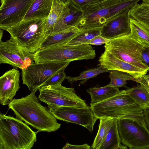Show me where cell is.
Instances as JSON below:
<instances>
[{
	"instance_id": "38",
	"label": "cell",
	"mask_w": 149,
	"mask_h": 149,
	"mask_svg": "<svg viewBox=\"0 0 149 149\" xmlns=\"http://www.w3.org/2000/svg\"><path fill=\"white\" fill-rule=\"evenodd\" d=\"M61 3L64 4H66L69 0H59Z\"/></svg>"
},
{
	"instance_id": "30",
	"label": "cell",
	"mask_w": 149,
	"mask_h": 149,
	"mask_svg": "<svg viewBox=\"0 0 149 149\" xmlns=\"http://www.w3.org/2000/svg\"><path fill=\"white\" fill-rule=\"evenodd\" d=\"M64 69L58 72L52 76L44 84V85L55 84L63 82L66 77Z\"/></svg>"
},
{
	"instance_id": "17",
	"label": "cell",
	"mask_w": 149,
	"mask_h": 149,
	"mask_svg": "<svg viewBox=\"0 0 149 149\" xmlns=\"http://www.w3.org/2000/svg\"><path fill=\"white\" fill-rule=\"evenodd\" d=\"M82 14V10L76 6L69 0L65 9L56 22L51 34L76 26L81 18Z\"/></svg>"
},
{
	"instance_id": "36",
	"label": "cell",
	"mask_w": 149,
	"mask_h": 149,
	"mask_svg": "<svg viewBox=\"0 0 149 149\" xmlns=\"http://www.w3.org/2000/svg\"><path fill=\"white\" fill-rule=\"evenodd\" d=\"M143 114L145 122L149 130V107L143 110Z\"/></svg>"
},
{
	"instance_id": "21",
	"label": "cell",
	"mask_w": 149,
	"mask_h": 149,
	"mask_svg": "<svg viewBox=\"0 0 149 149\" xmlns=\"http://www.w3.org/2000/svg\"><path fill=\"white\" fill-rule=\"evenodd\" d=\"M117 119H115L113 124L100 149H126L127 148L121 144L117 125Z\"/></svg>"
},
{
	"instance_id": "13",
	"label": "cell",
	"mask_w": 149,
	"mask_h": 149,
	"mask_svg": "<svg viewBox=\"0 0 149 149\" xmlns=\"http://www.w3.org/2000/svg\"><path fill=\"white\" fill-rule=\"evenodd\" d=\"M34 0H1L0 29L6 30L22 22Z\"/></svg>"
},
{
	"instance_id": "20",
	"label": "cell",
	"mask_w": 149,
	"mask_h": 149,
	"mask_svg": "<svg viewBox=\"0 0 149 149\" xmlns=\"http://www.w3.org/2000/svg\"><path fill=\"white\" fill-rule=\"evenodd\" d=\"M129 36L143 46L149 47V28L131 17Z\"/></svg>"
},
{
	"instance_id": "14",
	"label": "cell",
	"mask_w": 149,
	"mask_h": 149,
	"mask_svg": "<svg viewBox=\"0 0 149 149\" xmlns=\"http://www.w3.org/2000/svg\"><path fill=\"white\" fill-rule=\"evenodd\" d=\"M131 9L120 14L109 20L101 28L100 35L111 40L130 34Z\"/></svg>"
},
{
	"instance_id": "7",
	"label": "cell",
	"mask_w": 149,
	"mask_h": 149,
	"mask_svg": "<svg viewBox=\"0 0 149 149\" xmlns=\"http://www.w3.org/2000/svg\"><path fill=\"white\" fill-rule=\"evenodd\" d=\"M69 62H45L35 63L22 70L23 84L30 91L38 89L52 76L65 69Z\"/></svg>"
},
{
	"instance_id": "39",
	"label": "cell",
	"mask_w": 149,
	"mask_h": 149,
	"mask_svg": "<svg viewBox=\"0 0 149 149\" xmlns=\"http://www.w3.org/2000/svg\"><path fill=\"white\" fill-rule=\"evenodd\" d=\"M143 3L146 4H149V0H141Z\"/></svg>"
},
{
	"instance_id": "12",
	"label": "cell",
	"mask_w": 149,
	"mask_h": 149,
	"mask_svg": "<svg viewBox=\"0 0 149 149\" xmlns=\"http://www.w3.org/2000/svg\"><path fill=\"white\" fill-rule=\"evenodd\" d=\"M35 63L32 54L24 49L12 36L5 42L0 41L1 64H8L22 70Z\"/></svg>"
},
{
	"instance_id": "25",
	"label": "cell",
	"mask_w": 149,
	"mask_h": 149,
	"mask_svg": "<svg viewBox=\"0 0 149 149\" xmlns=\"http://www.w3.org/2000/svg\"><path fill=\"white\" fill-rule=\"evenodd\" d=\"M115 119L101 118L99 119L100 123L98 131L90 149H100Z\"/></svg>"
},
{
	"instance_id": "24",
	"label": "cell",
	"mask_w": 149,
	"mask_h": 149,
	"mask_svg": "<svg viewBox=\"0 0 149 149\" xmlns=\"http://www.w3.org/2000/svg\"><path fill=\"white\" fill-rule=\"evenodd\" d=\"M126 92L136 101L143 110L149 107V93L140 84L125 89Z\"/></svg>"
},
{
	"instance_id": "3",
	"label": "cell",
	"mask_w": 149,
	"mask_h": 149,
	"mask_svg": "<svg viewBox=\"0 0 149 149\" xmlns=\"http://www.w3.org/2000/svg\"><path fill=\"white\" fill-rule=\"evenodd\" d=\"M37 140L36 132L22 120L0 114V149H30Z\"/></svg>"
},
{
	"instance_id": "18",
	"label": "cell",
	"mask_w": 149,
	"mask_h": 149,
	"mask_svg": "<svg viewBox=\"0 0 149 149\" xmlns=\"http://www.w3.org/2000/svg\"><path fill=\"white\" fill-rule=\"evenodd\" d=\"M81 31L76 26L51 34L43 41L40 49L54 45L67 44Z\"/></svg>"
},
{
	"instance_id": "28",
	"label": "cell",
	"mask_w": 149,
	"mask_h": 149,
	"mask_svg": "<svg viewBox=\"0 0 149 149\" xmlns=\"http://www.w3.org/2000/svg\"><path fill=\"white\" fill-rule=\"evenodd\" d=\"M101 28L81 30L67 44L70 45L87 44L91 40L100 34Z\"/></svg>"
},
{
	"instance_id": "11",
	"label": "cell",
	"mask_w": 149,
	"mask_h": 149,
	"mask_svg": "<svg viewBox=\"0 0 149 149\" xmlns=\"http://www.w3.org/2000/svg\"><path fill=\"white\" fill-rule=\"evenodd\" d=\"M57 119L77 124L84 127L91 132L98 118L90 107H77L48 106Z\"/></svg>"
},
{
	"instance_id": "8",
	"label": "cell",
	"mask_w": 149,
	"mask_h": 149,
	"mask_svg": "<svg viewBox=\"0 0 149 149\" xmlns=\"http://www.w3.org/2000/svg\"><path fill=\"white\" fill-rule=\"evenodd\" d=\"M143 46L128 36L110 40L105 44V51L119 59L142 69L148 68L142 63L141 53Z\"/></svg>"
},
{
	"instance_id": "33",
	"label": "cell",
	"mask_w": 149,
	"mask_h": 149,
	"mask_svg": "<svg viewBox=\"0 0 149 149\" xmlns=\"http://www.w3.org/2000/svg\"><path fill=\"white\" fill-rule=\"evenodd\" d=\"M72 3L79 8L81 9L84 6L97 3L103 0H70Z\"/></svg>"
},
{
	"instance_id": "34",
	"label": "cell",
	"mask_w": 149,
	"mask_h": 149,
	"mask_svg": "<svg viewBox=\"0 0 149 149\" xmlns=\"http://www.w3.org/2000/svg\"><path fill=\"white\" fill-rule=\"evenodd\" d=\"M135 81L139 83L144 87L149 93V74H146L142 76L140 78L136 80Z\"/></svg>"
},
{
	"instance_id": "15",
	"label": "cell",
	"mask_w": 149,
	"mask_h": 149,
	"mask_svg": "<svg viewBox=\"0 0 149 149\" xmlns=\"http://www.w3.org/2000/svg\"><path fill=\"white\" fill-rule=\"evenodd\" d=\"M98 61L99 63L98 66H101L109 71L116 70L127 73L131 75L135 81L146 74L148 71L126 62L105 51L102 54Z\"/></svg>"
},
{
	"instance_id": "5",
	"label": "cell",
	"mask_w": 149,
	"mask_h": 149,
	"mask_svg": "<svg viewBox=\"0 0 149 149\" xmlns=\"http://www.w3.org/2000/svg\"><path fill=\"white\" fill-rule=\"evenodd\" d=\"M47 19L23 20L6 31L24 49L33 54L40 49L45 38Z\"/></svg>"
},
{
	"instance_id": "9",
	"label": "cell",
	"mask_w": 149,
	"mask_h": 149,
	"mask_svg": "<svg viewBox=\"0 0 149 149\" xmlns=\"http://www.w3.org/2000/svg\"><path fill=\"white\" fill-rule=\"evenodd\" d=\"M121 142L130 149H149V130L147 127L128 119L117 120Z\"/></svg>"
},
{
	"instance_id": "10",
	"label": "cell",
	"mask_w": 149,
	"mask_h": 149,
	"mask_svg": "<svg viewBox=\"0 0 149 149\" xmlns=\"http://www.w3.org/2000/svg\"><path fill=\"white\" fill-rule=\"evenodd\" d=\"M118 0H103L84 6L76 27L81 30L102 27L108 20L110 11Z\"/></svg>"
},
{
	"instance_id": "19",
	"label": "cell",
	"mask_w": 149,
	"mask_h": 149,
	"mask_svg": "<svg viewBox=\"0 0 149 149\" xmlns=\"http://www.w3.org/2000/svg\"><path fill=\"white\" fill-rule=\"evenodd\" d=\"M53 0H34L23 20L47 18L51 10Z\"/></svg>"
},
{
	"instance_id": "4",
	"label": "cell",
	"mask_w": 149,
	"mask_h": 149,
	"mask_svg": "<svg viewBox=\"0 0 149 149\" xmlns=\"http://www.w3.org/2000/svg\"><path fill=\"white\" fill-rule=\"evenodd\" d=\"M35 63L69 62L94 59L95 51L91 45L66 44L52 46L40 49L32 54Z\"/></svg>"
},
{
	"instance_id": "29",
	"label": "cell",
	"mask_w": 149,
	"mask_h": 149,
	"mask_svg": "<svg viewBox=\"0 0 149 149\" xmlns=\"http://www.w3.org/2000/svg\"><path fill=\"white\" fill-rule=\"evenodd\" d=\"M109 71L101 66L82 72L77 77H72L66 76L65 79L71 84L74 82L81 80L79 84L83 85L89 79L96 77L98 75L103 73L108 72Z\"/></svg>"
},
{
	"instance_id": "32",
	"label": "cell",
	"mask_w": 149,
	"mask_h": 149,
	"mask_svg": "<svg viewBox=\"0 0 149 149\" xmlns=\"http://www.w3.org/2000/svg\"><path fill=\"white\" fill-rule=\"evenodd\" d=\"M110 40L102 36L100 34L91 40L87 44L95 45H100L107 43Z\"/></svg>"
},
{
	"instance_id": "37",
	"label": "cell",
	"mask_w": 149,
	"mask_h": 149,
	"mask_svg": "<svg viewBox=\"0 0 149 149\" xmlns=\"http://www.w3.org/2000/svg\"><path fill=\"white\" fill-rule=\"evenodd\" d=\"M3 30L0 29V41H1V39L2 38V37L3 36Z\"/></svg>"
},
{
	"instance_id": "16",
	"label": "cell",
	"mask_w": 149,
	"mask_h": 149,
	"mask_svg": "<svg viewBox=\"0 0 149 149\" xmlns=\"http://www.w3.org/2000/svg\"><path fill=\"white\" fill-rule=\"evenodd\" d=\"M20 73L13 68L6 72L0 77V103L8 105L13 99L19 86Z\"/></svg>"
},
{
	"instance_id": "1",
	"label": "cell",
	"mask_w": 149,
	"mask_h": 149,
	"mask_svg": "<svg viewBox=\"0 0 149 149\" xmlns=\"http://www.w3.org/2000/svg\"><path fill=\"white\" fill-rule=\"evenodd\" d=\"M37 90L19 99L14 98L8 105L17 118L39 132L56 131L61 126L49 108L42 105L36 95Z\"/></svg>"
},
{
	"instance_id": "31",
	"label": "cell",
	"mask_w": 149,
	"mask_h": 149,
	"mask_svg": "<svg viewBox=\"0 0 149 149\" xmlns=\"http://www.w3.org/2000/svg\"><path fill=\"white\" fill-rule=\"evenodd\" d=\"M141 61L149 71V47L143 46L141 53Z\"/></svg>"
},
{
	"instance_id": "22",
	"label": "cell",
	"mask_w": 149,
	"mask_h": 149,
	"mask_svg": "<svg viewBox=\"0 0 149 149\" xmlns=\"http://www.w3.org/2000/svg\"><path fill=\"white\" fill-rule=\"evenodd\" d=\"M119 88L107 86L102 87H91L86 90L91 95L90 104H94L102 102L115 95L120 92Z\"/></svg>"
},
{
	"instance_id": "35",
	"label": "cell",
	"mask_w": 149,
	"mask_h": 149,
	"mask_svg": "<svg viewBox=\"0 0 149 149\" xmlns=\"http://www.w3.org/2000/svg\"><path fill=\"white\" fill-rule=\"evenodd\" d=\"M90 148L91 146L87 143L81 145H75L67 142L62 149H89Z\"/></svg>"
},
{
	"instance_id": "27",
	"label": "cell",
	"mask_w": 149,
	"mask_h": 149,
	"mask_svg": "<svg viewBox=\"0 0 149 149\" xmlns=\"http://www.w3.org/2000/svg\"><path fill=\"white\" fill-rule=\"evenodd\" d=\"M131 17L149 28V4L137 3L130 9Z\"/></svg>"
},
{
	"instance_id": "6",
	"label": "cell",
	"mask_w": 149,
	"mask_h": 149,
	"mask_svg": "<svg viewBox=\"0 0 149 149\" xmlns=\"http://www.w3.org/2000/svg\"><path fill=\"white\" fill-rule=\"evenodd\" d=\"M38 90L39 100L47 106L77 107L88 106L85 101L76 94L74 88L65 87L61 83L43 85Z\"/></svg>"
},
{
	"instance_id": "26",
	"label": "cell",
	"mask_w": 149,
	"mask_h": 149,
	"mask_svg": "<svg viewBox=\"0 0 149 149\" xmlns=\"http://www.w3.org/2000/svg\"><path fill=\"white\" fill-rule=\"evenodd\" d=\"M109 77L110 82L107 86L118 88L120 87L127 88L126 85L128 81H135V79L130 74L116 70L109 71Z\"/></svg>"
},
{
	"instance_id": "23",
	"label": "cell",
	"mask_w": 149,
	"mask_h": 149,
	"mask_svg": "<svg viewBox=\"0 0 149 149\" xmlns=\"http://www.w3.org/2000/svg\"><path fill=\"white\" fill-rule=\"evenodd\" d=\"M67 3L64 4L59 0H53L51 10L46 23L45 38L51 33L57 19L65 9Z\"/></svg>"
},
{
	"instance_id": "2",
	"label": "cell",
	"mask_w": 149,
	"mask_h": 149,
	"mask_svg": "<svg viewBox=\"0 0 149 149\" xmlns=\"http://www.w3.org/2000/svg\"><path fill=\"white\" fill-rule=\"evenodd\" d=\"M90 107L96 116L101 118L128 119L135 121L147 126L142 109L127 94L125 90L98 103L90 104Z\"/></svg>"
}]
</instances>
